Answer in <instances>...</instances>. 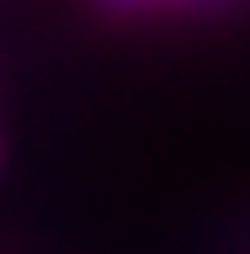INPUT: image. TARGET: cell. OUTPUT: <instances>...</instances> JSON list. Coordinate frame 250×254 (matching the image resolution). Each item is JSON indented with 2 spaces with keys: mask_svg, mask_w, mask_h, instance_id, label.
Listing matches in <instances>:
<instances>
[{
  "mask_svg": "<svg viewBox=\"0 0 250 254\" xmlns=\"http://www.w3.org/2000/svg\"><path fill=\"white\" fill-rule=\"evenodd\" d=\"M112 9H166V4H179V0H103Z\"/></svg>",
  "mask_w": 250,
  "mask_h": 254,
  "instance_id": "1",
  "label": "cell"
}]
</instances>
